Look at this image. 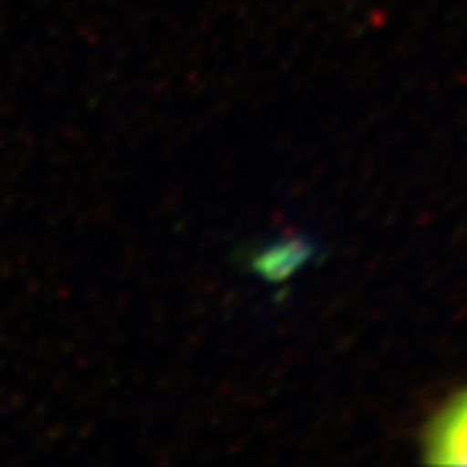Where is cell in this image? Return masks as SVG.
<instances>
[{
    "instance_id": "cell-2",
    "label": "cell",
    "mask_w": 467,
    "mask_h": 467,
    "mask_svg": "<svg viewBox=\"0 0 467 467\" xmlns=\"http://www.w3.org/2000/svg\"><path fill=\"white\" fill-rule=\"evenodd\" d=\"M312 254V244L306 239H278L273 244H267L252 257V270L260 273L270 284H281L285 278H291Z\"/></svg>"
},
{
    "instance_id": "cell-1",
    "label": "cell",
    "mask_w": 467,
    "mask_h": 467,
    "mask_svg": "<svg viewBox=\"0 0 467 467\" xmlns=\"http://www.w3.org/2000/svg\"><path fill=\"white\" fill-rule=\"evenodd\" d=\"M423 447L434 465H467V389L436 413L423 434Z\"/></svg>"
}]
</instances>
